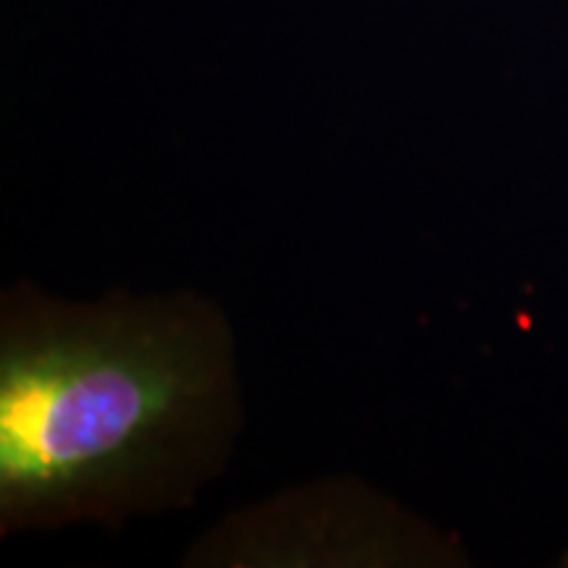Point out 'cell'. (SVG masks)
Returning <instances> with one entry per match:
<instances>
[{
  "label": "cell",
  "instance_id": "obj_1",
  "mask_svg": "<svg viewBox=\"0 0 568 568\" xmlns=\"http://www.w3.org/2000/svg\"><path fill=\"white\" fill-rule=\"evenodd\" d=\"M237 416L230 329L201 297L6 295L3 531L184 506L222 468Z\"/></svg>",
  "mask_w": 568,
  "mask_h": 568
}]
</instances>
